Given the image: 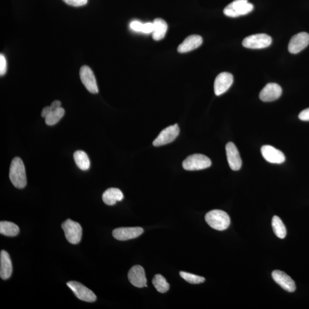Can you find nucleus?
I'll list each match as a JSON object with an SVG mask.
<instances>
[{"mask_svg":"<svg viewBox=\"0 0 309 309\" xmlns=\"http://www.w3.org/2000/svg\"><path fill=\"white\" fill-rule=\"evenodd\" d=\"M9 178L15 188L22 189L26 186L25 168L21 158H14L11 161L9 170Z\"/></svg>","mask_w":309,"mask_h":309,"instance_id":"1","label":"nucleus"},{"mask_svg":"<svg viewBox=\"0 0 309 309\" xmlns=\"http://www.w3.org/2000/svg\"><path fill=\"white\" fill-rule=\"evenodd\" d=\"M205 220L209 226L218 231L226 230L230 224V217L220 209H213L206 213Z\"/></svg>","mask_w":309,"mask_h":309,"instance_id":"2","label":"nucleus"},{"mask_svg":"<svg viewBox=\"0 0 309 309\" xmlns=\"http://www.w3.org/2000/svg\"><path fill=\"white\" fill-rule=\"evenodd\" d=\"M254 5L248 0H235L225 7L223 13L226 16L237 17L251 12Z\"/></svg>","mask_w":309,"mask_h":309,"instance_id":"3","label":"nucleus"},{"mask_svg":"<svg viewBox=\"0 0 309 309\" xmlns=\"http://www.w3.org/2000/svg\"><path fill=\"white\" fill-rule=\"evenodd\" d=\"M211 166V160L203 154L190 155L183 162V169L188 171L204 170Z\"/></svg>","mask_w":309,"mask_h":309,"instance_id":"4","label":"nucleus"},{"mask_svg":"<svg viewBox=\"0 0 309 309\" xmlns=\"http://www.w3.org/2000/svg\"><path fill=\"white\" fill-rule=\"evenodd\" d=\"M62 227L69 242L76 245L81 241L82 228L79 223L67 219L62 223Z\"/></svg>","mask_w":309,"mask_h":309,"instance_id":"5","label":"nucleus"},{"mask_svg":"<svg viewBox=\"0 0 309 309\" xmlns=\"http://www.w3.org/2000/svg\"><path fill=\"white\" fill-rule=\"evenodd\" d=\"M272 43V37L265 33H259L246 37L242 45L249 49H263L269 47Z\"/></svg>","mask_w":309,"mask_h":309,"instance_id":"6","label":"nucleus"},{"mask_svg":"<svg viewBox=\"0 0 309 309\" xmlns=\"http://www.w3.org/2000/svg\"><path fill=\"white\" fill-rule=\"evenodd\" d=\"M67 285L79 300L87 303H94L96 301L97 297L95 293L79 282L70 281Z\"/></svg>","mask_w":309,"mask_h":309,"instance_id":"7","label":"nucleus"},{"mask_svg":"<svg viewBox=\"0 0 309 309\" xmlns=\"http://www.w3.org/2000/svg\"><path fill=\"white\" fill-rule=\"evenodd\" d=\"M179 132L180 130L177 124L167 127L154 140V146L159 147L173 142L179 135Z\"/></svg>","mask_w":309,"mask_h":309,"instance_id":"8","label":"nucleus"},{"mask_svg":"<svg viewBox=\"0 0 309 309\" xmlns=\"http://www.w3.org/2000/svg\"><path fill=\"white\" fill-rule=\"evenodd\" d=\"M80 78L83 85L90 93L95 94L99 93L96 78L89 67L84 66L80 68Z\"/></svg>","mask_w":309,"mask_h":309,"instance_id":"9","label":"nucleus"},{"mask_svg":"<svg viewBox=\"0 0 309 309\" xmlns=\"http://www.w3.org/2000/svg\"><path fill=\"white\" fill-rule=\"evenodd\" d=\"M309 44V34L301 32L293 36L289 42L288 49L290 53L297 54L306 48Z\"/></svg>","mask_w":309,"mask_h":309,"instance_id":"10","label":"nucleus"},{"mask_svg":"<svg viewBox=\"0 0 309 309\" xmlns=\"http://www.w3.org/2000/svg\"><path fill=\"white\" fill-rule=\"evenodd\" d=\"M233 82V76L228 72H222L217 75L214 82V93L216 96H220L226 93Z\"/></svg>","mask_w":309,"mask_h":309,"instance_id":"11","label":"nucleus"},{"mask_svg":"<svg viewBox=\"0 0 309 309\" xmlns=\"http://www.w3.org/2000/svg\"><path fill=\"white\" fill-rule=\"evenodd\" d=\"M128 278L130 283L137 288L147 287V279L142 266L136 265L129 270Z\"/></svg>","mask_w":309,"mask_h":309,"instance_id":"12","label":"nucleus"},{"mask_svg":"<svg viewBox=\"0 0 309 309\" xmlns=\"http://www.w3.org/2000/svg\"><path fill=\"white\" fill-rule=\"evenodd\" d=\"M143 231V229L139 227H120L114 229L112 235L116 239L123 241L138 237Z\"/></svg>","mask_w":309,"mask_h":309,"instance_id":"13","label":"nucleus"},{"mask_svg":"<svg viewBox=\"0 0 309 309\" xmlns=\"http://www.w3.org/2000/svg\"><path fill=\"white\" fill-rule=\"evenodd\" d=\"M282 88L276 83H269L259 94V98L264 102H271L277 100L281 96Z\"/></svg>","mask_w":309,"mask_h":309,"instance_id":"14","label":"nucleus"},{"mask_svg":"<svg viewBox=\"0 0 309 309\" xmlns=\"http://www.w3.org/2000/svg\"><path fill=\"white\" fill-rule=\"evenodd\" d=\"M226 152L229 166L233 171H238L242 167V159L235 145L229 142L226 146Z\"/></svg>","mask_w":309,"mask_h":309,"instance_id":"15","label":"nucleus"},{"mask_svg":"<svg viewBox=\"0 0 309 309\" xmlns=\"http://www.w3.org/2000/svg\"><path fill=\"white\" fill-rule=\"evenodd\" d=\"M263 157L269 163L281 164L285 161V156L283 152L269 145H265L261 148Z\"/></svg>","mask_w":309,"mask_h":309,"instance_id":"16","label":"nucleus"},{"mask_svg":"<svg viewBox=\"0 0 309 309\" xmlns=\"http://www.w3.org/2000/svg\"><path fill=\"white\" fill-rule=\"evenodd\" d=\"M272 277L274 281L285 291L290 293L296 291V286L295 281L285 273L280 270H274L272 273Z\"/></svg>","mask_w":309,"mask_h":309,"instance_id":"17","label":"nucleus"},{"mask_svg":"<svg viewBox=\"0 0 309 309\" xmlns=\"http://www.w3.org/2000/svg\"><path fill=\"white\" fill-rule=\"evenodd\" d=\"M203 43L201 36L193 34L186 38L183 43L179 45L178 51L179 53H188L200 47Z\"/></svg>","mask_w":309,"mask_h":309,"instance_id":"18","label":"nucleus"},{"mask_svg":"<svg viewBox=\"0 0 309 309\" xmlns=\"http://www.w3.org/2000/svg\"><path fill=\"white\" fill-rule=\"evenodd\" d=\"M12 273V264L10 257L7 252L5 250L1 251L0 254V276L2 280H7Z\"/></svg>","mask_w":309,"mask_h":309,"instance_id":"19","label":"nucleus"},{"mask_svg":"<svg viewBox=\"0 0 309 309\" xmlns=\"http://www.w3.org/2000/svg\"><path fill=\"white\" fill-rule=\"evenodd\" d=\"M123 194L121 191L116 188H110L103 193L102 199L106 205L113 206L117 202L123 200Z\"/></svg>","mask_w":309,"mask_h":309,"instance_id":"20","label":"nucleus"},{"mask_svg":"<svg viewBox=\"0 0 309 309\" xmlns=\"http://www.w3.org/2000/svg\"><path fill=\"white\" fill-rule=\"evenodd\" d=\"M154 31L152 38L155 41H159L165 37L168 29L167 22L162 18H156L154 22Z\"/></svg>","mask_w":309,"mask_h":309,"instance_id":"21","label":"nucleus"},{"mask_svg":"<svg viewBox=\"0 0 309 309\" xmlns=\"http://www.w3.org/2000/svg\"><path fill=\"white\" fill-rule=\"evenodd\" d=\"M74 158L76 165L80 170L86 171L90 169V160L85 152L81 150L76 151Z\"/></svg>","mask_w":309,"mask_h":309,"instance_id":"22","label":"nucleus"},{"mask_svg":"<svg viewBox=\"0 0 309 309\" xmlns=\"http://www.w3.org/2000/svg\"><path fill=\"white\" fill-rule=\"evenodd\" d=\"M20 229L17 224L7 221L0 222V233L7 236H15L18 234Z\"/></svg>","mask_w":309,"mask_h":309,"instance_id":"23","label":"nucleus"},{"mask_svg":"<svg viewBox=\"0 0 309 309\" xmlns=\"http://www.w3.org/2000/svg\"><path fill=\"white\" fill-rule=\"evenodd\" d=\"M272 227L274 234L280 239L285 238L287 231L286 227L280 217L274 216L272 219Z\"/></svg>","mask_w":309,"mask_h":309,"instance_id":"24","label":"nucleus"},{"mask_svg":"<svg viewBox=\"0 0 309 309\" xmlns=\"http://www.w3.org/2000/svg\"><path fill=\"white\" fill-rule=\"evenodd\" d=\"M152 284L160 293H165L169 291L170 289L169 284L168 283L165 278L160 274H156L152 280Z\"/></svg>","mask_w":309,"mask_h":309,"instance_id":"25","label":"nucleus"},{"mask_svg":"<svg viewBox=\"0 0 309 309\" xmlns=\"http://www.w3.org/2000/svg\"><path fill=\"white\" fill-rule=\"evenodd\" d=\"M65 113V110L62 107L55 110H52L49 115L45 118V123L48 125H53L60 120L63 117Z\"/></svg>","mask_w":309,"mask_h":309,"instance_id":"26","label":"nucleus"},{"mask_svg":"<svg viewBox=\"0 0 309 309\" xmlns=\"http://www.w3.org/2000/svg\"><path fill=\"white\" fill-rule=\"evenodd\" d=\"M179 274L183 279L190 284H199L203 283L205 281V278L196 276V275L184 272H181Z\"/></svg>","mask_w":309,"mask_h":309,"instance_id":"27","label":"nucleus"},{"mask_svg":"<svg viewBox=\"0 0 309 309\" xmlns=\"http://www.w3.org/2000/svg\"><path fill=\"white\" fill-rule=\"evenodd\" d=\"M67 4L71 6L78 7L87 4L88 0H63Z\"/></svg>","mask_w":309,"mask_h":309,"instance_id":"28","label":"nucleus"},{"mask_svg":"<svg viewBox=\"0 0 309 309\" xmlns=\"http://www.w3.org/2000/svg\"><path fill=\"white\" fill-rule=\"evenodd\" d=\"M7 70V63L4 55L2 53L0 55V75L1 76L6 74Z\"/></svg>","mask_w":309,"mask_h":309,"instance_id":"29","label":"nucleus"},{"mask_svg":"<svg viewBox=\"0 0 309 309\" xmlns=\"http://www.w3.org/2000/svg\"><path fill=\"white\" fill-rule=\"evenodd\" d=\"M143 25L142 22L138 21H133L131 22L130 28L136 32H142Z\"/></svg>","mask_w":309,"mask_h":309,"instance_id":"30","label":"nucleus"},{"mask_svg":"<svg viewBox=\"0 0 309 309\" xmlns=\"http://www.w3.org/2000/svg\"><path fill=\"white\" fill-rule=\"evenodd\" d=\"M154 29V24L151 22H147L143 24L142 32L144 33H150L153 32Z\"/></svg>","mask_w":309,"mask_h":309,"instance_id":"31","label":"nucleus"},{"mask_svg":"<svg viewBox=\"0 0 309 309\" xmlns=\"http://www.w3.org/2000/svg\"><path fill=\"white\" fill-rule=\"evenodd\" d=\"M301 120L308 121H309V108L305 109L301 112L299 116Z\"/></svg>","mask_w":309,"mask_h":309,"instance_id":"32","label":"nucleus"},{"mask_svg":"<svg viewBox=\"0 0 309 309\" xmlns=\"http://www.w3.org/2000/svg\"><path fill=\"white\" fill-rule=\"evenodd\" d=\"M52 111V108L51 107V106H45V108H44L43 109V110H42L41 111V116L44 117V118H46L47 117L49 114H50Z\"/></svg>","mask_w":309,"mask_h":309,"instance_id":"33","label":"nucleus"},{"mask_svg":"<svg viewBox=\"0 0 309 309\" xmlns=\"http://www.w3.org/2000/svg\"><path fill=\"white\" fill-rule=\"evenodd\" d=\"M62 103L59 101H55L52 103L51 107L52 110H55L62 107Z\"/></svg>","mask_w":309,"mask_h":309,"instance_id":"34","label":"nucleus"}]
</instances>
